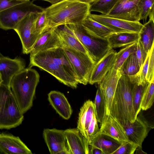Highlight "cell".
Masks as SVG:
<instances>
[{"label":"cell","instance_id":"obj_1","mask_svg":"<svg viewBox=\"0 0 154 154\" xmlns=\"http://www.w3.org/2000/svg\"><path fill=\"white\" fill-rule=\"evenodd\" d=\"M138 81L137 74L130 76L122 75L119 79L109 113L123 127L129 122H134L137 116L132 94L134 85Z\"/></svg>","mask_w":154,"mask_h":154},{"label":"cell","instance_id":"obj_2","mask_svg":"<svg viewBox=\"0 0 154 154\" xmlns=\"http://www.w3.org/2000/svg\"><path fill=\"white\" fill-rule=\"evenodd\" d=\"M90 4L79 0H63L44 8L51 28L81 24L91 13Z\"/></svg>","mask_w":154,"mask_h":154},{"label":"cell","instance_id":"obj_3","mask_svg":"<svg viewBox=\"0 0 154 154\" xmlns=\"http://www.w3.org/2000/svg\"><path fill=\"white\" fill-rule=\"evenodd\" d=\"M39 79L40 75L37 71L29 67L23 69L16 74L11 81V89L23 114L32 106Z\"/></svg>","mask_w":154,"mask_h":154},{"label":"cell","instance_id":"obj_4","mask_svg":"<svg viewBox=\"0 0 154 154\" xmlns=\"http://www.w3.org/2000/svg\"><path fill=\"white\" fill-rule=\"evenodd\" d=\"M24 119L10 88L0 84V129H9L21 125Z\"/></svg>","mask_w":154,"mask_h":154},{"label":"cell","instance_id":"obj_5","mask_svg":"<svg viewBox=\"0 0 154 154\" xmlns=\"http://www.w3.org/2000/svg\"><path fill=\"white\" fill-rule=\"evenodd\" d=\"M66 25L96 63L112 49L107 38L96 35L85 28L81 24Z\"/></svg>","mask_w":154,"mask_h":154},{"label":"cell","instance_id":"obj_6","mask_svg":"<svg viewBox=\"0 0 154 154\" xmlns=\"http://www.w3.org/2000/svg\"><path fill=\"white\" fill-rule=\"evenodd\" d=\"M33 1H24L0 12V28L14 30L18 23L28 14L44 10V8L33 4Z\"/></svg>","mask_w":154,"mask_h":154},{"label":"cell","instance_id":"obj_7","mask_svg":"<svg viewBox=\"0 0 154 154\" xmlns=\"http://www.w3.org/2000/svg\"><path fill=\"white\" fill-rule=\"evenodd\" d=\"M62 47L73 67L79 83L87 84L96 63L88 54L66 46Z\"/></svg>","mask_w":154,"mask_h":154},{"label":"cell","instance_id":"obj_8","mask_svg":"<svg viewBox=\"0 0 154 154\" xmlns=\"http://www.w3.org/2000/svg\"><path fill=\"white\" fill-rule=\"evenodd\" d=\"M37 13L32 12L26 16L14 29L20 39L24 54L30 53L40 35L36 32L35 29Z\"/></svg>","mask_w":154,"mask_h":154},{"label":"cell","instance_id":"obj_9","mask_svg":"<svg viewBox=\"0 0 154 154\" xmlns=\"http://www.w3.org/2000/svg\"><path fill=\"white\" fill-rule=\"evenodd\" d=\"M37 66L48 72L63 84L75 88L79 84L62 66L51 62L30 57L29 67Z\"/></svg>","mask_w":154,"mask_h":154},{"label":"cell","instance_id":"obj_10","mask_svg":"<svg viewBox=\"0 0 154 154\" xmlns=\"http://www.w3.org/2000/svg\"><path fill=\"white\" fill-rule=\"evenodd\" d=\"M123 127L129 140L142 148L143 141L154 126L139 113L134 122H129Z\"/></svg>","mask_w":154,"mask_h":154},{"label":"cell","instance_id":"obj_11","mask_svg":"<svg viewBox=\"0 0 154 154\" xmlns=\"http://www.w3.org/2000/svg\"><path fill=\"white\" fill-rule=\"evenodd\" d=\"M89 16L94 20L112 29L115 32L139 33L143 25L139 21H127L102 14L90 13Z\"/></svg>","mask_w":154,"mask_h":154},{"label":"cell","instance_id":"obj_12","mask_svg":"<svg viewBox=\"0 0 154 154\" xmlns=\"http://www.w3.org/2000/svg\"><path fill=\"white\" fill-rule=\"evenodd\" d=\"M30 57L49 61L62 66L71 76L78 81L73 67L62 46L40 51L30 55Z\"/></svg>","mask_w":154,"mask_h":154},{"label":"cell","instance_id":"obj_13","mask_svg":"<svg viewBox=\"0 0 154 154\" xmlns=\"http://www.w3.org/2000/svg\"><path fill=\"white\" fill-rule=\"evenodd\" d=\"M140 0H119L106 15L131 21H139L140 14L137 6Z\"/></svg>","mask_w":154,"mask_h":154},{"label":"cell","instance_id":"obj_14","mask_svg":"<svg viewBox=\"0 0 154 154\" xmlns=\"http://www.w3.org/2000/svg\"><path fill=\"white\" fill-rule=\"evenodd\" d=\"M43 136L51 154H71L68 147L64 130L45 129Z\"/></svg>","mask_w":154,"mask_h":154},{"label":"cell","instance_id":"obj_15","mask_svg":"<svg viewBox=\"0 0 154 154\" xmlns=\"http://www.w3.org/2000/svg\"><path fill=\"white\" fill-rule=\"evenodd\" d=\"M25 67V62L20 57L12 59L0 56V73L3 81L1 84L10 88V83L13 78Z\"/></svg>","mask_w":154,"mask_h":154},{"label":"cell","instance_id":"obj_16","mask_svg":"<svg viewBox=\"0 0 154 154\" xmlns=\"http://www.w3.org/2000/svg\"><path fill=\"white\" fill-rule=\"evenodd\" d=\"M0 154H32L31 151L18 136L0 134Z\"/></svg>","mask_w":154,"mask_h":154},{"label":"cell","instance_id":"obj_17","mask_svg":"<svg viewBox=\"0 0 154 154\" xmlns=\"http://www.w3.org/2000/svg\"><path fill=\"white\" fill-rule=\"evenodd\" d=\"M121 75L119 70L113 66L108 71L101 81L97 83L103 90L106 103V114L110 110L119 79Z\"/></svg>","mask_w":154,"mask_h":154},{"label":"cell","instance_id":"obj_18","mask_svg":"<svg viewBox=\"0 0 154 154\" xmlns=\"http://www.w3.org/2000/svg\"><path fill=\"white\" fill-rule=\"evenodd\" d=\"M98 134L110 137L122 143L130 142L122 126L110 113L105 114Z\"/></svg>","mask_w":154,"mask_h":154},{"label":"cell","instance_id":"obj_19","mask_svg":"<svg viewBox=\"0 0 154 154\" xmlns=\"http://www.w3.org/2000/svg\"><path fill=\"white\" fill-rule=\"evenodd\" d=\"M116 51L110 49L95 64L91 72L89 82L91 85L99 83L108 71L114 66Z\"/></svg>","mask_w":154,"mask_h":154},{"label":"cell","instance_id":"obj_20","mask_svg":"<svg viewBox=\"0 0 154 154\" xmlns=\"http://www.w3.org/2000/svg\"><path fill=\"white\" fill-rule=\"evenodd\" d=\"M67 146L71 154H88L89 145L87 139L77 128L64 130Z\"/></svg>","mask_w":154,"mask_h":154},{"label":"cell","instance_id":"obj_21","mask_svg":"<svg viewBox=\"0 0 154 154\" xmlns=\"http://www.w3.org/2000/svg\"><path fill=\"white\" fill-rule=\"evenodd\" d=\"M62 46L58 33L54 28H51L40 35L30 53V55Z\"/></svg>","mask_w":154,"mask_h":154},{"label":"cell","instance_id":"obj_22","mask_svg":"<svg viewBox=\"0 0 154 154\" xmlns=\"http://www.w3.org/2000/svg\"><path fill=\"white\" fill-rule=\"evenodd\" d=\"M48 99L51 105L60 116L66 120L70 118L72 110L63 93L56 91H51L48 94Z\"/></svg>","mask_w":154,"mask_h":154},{"label":"cell","instance_id":"obj_23","mask_svg":"<svg viewBox=\"0 0 154 154\" xmlns=\"http://www.w3.org/2000/svg\"><path fill=\"white\" fill-rule=\"evenodd\" d=\"M95 114L94 102L89 100L86 101L80 109L77 128L86 139L87 130Z\"/></svg>","mask_w":154,"mask_h":154},{"label":"cell","instance_id":"obj_24","mask_svg":"<svg viewBox=\"0 0 154 154\" xmlns=\"http://www.w3.org/2000/svg\"><path fill=\"white\" fill-rule=\"evenodd\" d=\"M88 143L89 145L101 149L104 154H112L123 143L108 136L98 133Z\"/></svg>","mask_w":154,"mask_h":154},{"label":"cell","instance_id":"obj_25","mask_svg":"<svg viewBox=\"0 0 154 154\" xmlns=\"http://www.w3.org/2000/svg\"><path fill=\"white\" fill-rule=\"evenodd\" d=\"M139 38V33L124 32L112 33L107 39L110 48L113 49L137 43Z\"/></svg>","mask_w":154,"mask_h":154},{"label":"cell","instance_id":"obj_26","mask_svg":"<svg viewBox=\"0 0 154 154\" xmlns=\"http://www.w3.org/2000/svg\"><path fill=\"white\" fill-rule=\"evenodd\" d=\"M139 33V40L148 53L154 44V20L149 19L144 24Z\"/></svg>","mask_w":154,"mask_h":154},{"label":"cell","instance_id":"obj_27","mask_svg":"<svg viewBox=\"0 0 154 154\" xmlns=\"http://www.w3.org/2000/svg\"><path fill=\"white\" fill-rule=\"evenodd\" d=\"M81 24L85 28L101 38H107L114 32L112 29L94 20L89 15Z\"/></svg>","mask_w":154,"mask_h":154},{"label":"cell","instance_id":"obj_28","mask_svg":"<svg viewBox=\"0 0 154 154\" xmlns=\"http://www.w3.org/2000/svg\"><path fill=\"white\" fill-rule=\"evenodd\" d=\"M140 67L135 52L131 54L124 62L119 69L121 75L133 76L139 72Z\"/></svg>","mask_w":154,"mask_h":154},{"label":"cell","instance_id":"obj_29","mask_svg":"<svg viewBox=\"0 0 154 154\" xmlns=\"http://www.w3.org/2000/svg\"><path fill=\"white\" fill-rule=\"evenodd\" d=\"M94 103L96 118L101 124L106 113V103L103 91L98 84Z\"/></svg>","mask_w":154,"mask_h":154},{"label":"cell","instance_id":"obj_30","mask_svg":"<svg viewBox=\"0 0 154 154\" xmlns=\"http://www.w3.org/2000/svg\"><path fill=\"white\" fill-rule=\"evenodd\" d=\"M149 83L140 84L138 83V81L134 85L132 94V100L134 110L137 116L140 112L142 97Z\"/></svg>","mask_w":154,"mask_h":154},{"label":"cell","instance_id":"obj_31","mask_svg":"<svg viewBox=\"0 0 154 154\" xmlns=\"http://www.w3.org/2000/svg\"><path fill=\"white\" fill-rule=\"evenodd\" d=\"M56 31L58 33L61 39L62 46H66L89 55L84 46L75 37L59 32Z\"/></svg>","mask_w":154,"mask_h":154},{"label":"cell","instance_id":"obj_32","mask_svg":"<svg viewBox=\"0 0 154 154\" xmlns=\"http://www.w3.org/2000/svg\"><path fill=\"white\" fill-rule=\"evenodd\" d=\"M137 49V43L131 44L121 49L116 54V60L113 67L119 70L122 65L132 54L135 52Z\"/></svg>","mask_w":154,"mask_h":154},{"label":"cell","instance_id":"obj_33","mask_svg":"<svg viewBox=\"0 0 154 154\" xmlns=\"http://www.w3.org/2000/svg\"><path fill=\"white\" fill-rule=\"evenodd\" d=\"M119 0H98L90 4V11L107 15Z\"/></svg>","mask_w":154,"mask_h":154},{"label":"cell","instance_id":"obj_34","mask_svg":"<svg viewBox=\"0 0 154 154\" xmlns=\"http://www.w3.org/2000/svg\"><path fill=\"white\" fill-rule=\"evenodd\" d=\"M154 100V78L149 82L143 96L141 104V109L146 110L152 106Z\"/></svg>","mask_w":154,"mask_h":154},{"label":"cell","instance_id":"obj_35","mask_svg":"<svg viewBox=\"0 0 154 154\" xmlns=\"http://www.w3.org/2000/svg\"><path fill=\"white\" fill-rule=\"evenodd\" d=\"M37 14L35 29L36 32L39 35H40L49 29L51 28L49 21L47 18L44 10L37 13Z\"/></svg>","mask_w":154,"mask_h":154},{"label":"cell","instance_id":"obj_36","mask_svg":"<svg viewBox=\"0 0 154 154\" xmlns=\"http://www.w3.org/2000/svg\"><path fill=\"white\" fill-rule=\"evenodd\" d=\"M154 0H140L137 6L140 14V20L146 21L152 11L154 10Z\"/></svg>","mask_w":154,"mask_h":154},{"label":"cell","instance_id":"obj_37","mask_svg":"<svg viewBox=\"0 0 154 154\" xmlns=\"http://www.w3.org/2000/svg\"><path fill=\"white\" fill-rule=\"evenodd\" d=\"M138 146L132 142L123 143L112 154H134Z\"/></svg>","mask_w":154,"mask_h":154},{"label":"cell","instance_id":"obj_38","mask_svg":"<svg viewBox=\"0 0 154 154\" xmlns=\"http://www.w3.org/2000/svg\"><path fill=\"white\" fill-rule=\"evenodd\" d=\"M98 121L95 114L90 124L86 131L87 139L88 142L99 133Z\"/></svg>","mask_w":154,"mask_h":154},{"label":"cell","instance_id":"obj_39","mask_svg":"<svg viewBox=\"0 0 154 154\" xmlns=\"http://www.w3.org/2000/svg\"><path fill=\"white\" fill-rule=\"evenodd\" d=\"M149 51L138 72L137 74L138 78V83L144 84L148 82L146 79L148 71V65L149 58Z\"/></svg>","mask_w":154,"mask_h":154},{"label":"cell","instance_id":"obj_40","mask_svg":"<svg viewBox=\"0 0 154 154\" xmlns=\"http://www.w3.org/2000/svg\"><path fill=\"white\" fill-rule=\"evenodd\" d=\"M154 44L149 51V58L146 79L148 82L154 78Z\"/></svg>","mask_w":154,"mask_h":154},{"label":"cell","instance_id":"obj_41","mask_svg":"<svg viewBox=\"0 0 154 154\" xmlns=\"http://www.w3.org/2000/svg\"><path fill=\"white\" fill-rule=\"evenodd\" d=\"M148 53L146 52L141 43L139 40L137 43V49L135 53L140 67L143 64Z\"/></svg>","mask_w":154,"mask_h":154},{"label":"cell","instance_id":"obj_42","mask_svg":"<svg viewBox=\"0 0 154 154\" xmlns=\"http://www.w3.org/2000/svg\"><path fill=\"white\" fill-rule=\"evenodd\" d=\"M22 2L19 0H0V12Z\"/></svg>","mask_w":154,"mask_h":154},{"label":"cell","instance_id":"obj_43","mask_svg":"<svg viewBox=\"0 0 154 154\" xmlns=\"http://www.w3.org/2000/svg\"><path fill=\"white\" fill-rule=\"evenodd\" d=\"M89 154H104V153L100 149L89 145Z\"/></svg>","mask_w":154,"mask_h":154},{"label":"cell","instance_id":"obj_44","mask_svg":"<svg viewBox=\"0 0 154 154\" xmlns=\"http://www.w3.org/2000/svg\"><path fill=\"white\" fill-rule=\"evenodd\" d=\"M33 1L36 0H33ZM48 2H50L52 5L57 4L63 0H41Z\"/></svg>","mask_w":154,"mask_h":154},{"label":"cell","instance_id":"obj_45","mask_svg":"<svg viewBox=\"0 0 154 154\" xmlns=\"http://www.w3.org/2000/svg\"><path fill=\"white\" fill-rule=\"evenodd\" d=\"M136 152L135 154H146V153L144 152L142 149V148L138 146L135 150Z\"/></svg>","mask_w":154,"mask_h":154},{"label":"cell","instance_id":"obj_46","mask_svg":"<svg viewBox=\"0 0 154 154\" xmlns=\"http://www.w3.org/2000/svg\"><path fill=\"white\" fill-rule=\"evenodd\" d=\"M80 1L84 2L90 4L98 0H79Z\"/></svg>","mask_w":154,"mask_h":154},{"label":"cell","instance_id":"obj_47","mask_svg":"<svg viewBox=\"0 0 154 154\" xmlns=\"http://www.w3.org/2000/svg\"><path fill=\"white\" fill-rule=\"evenodd\" d=\"M2 79L1 75L0 73V84L2 82Z\"/></svg>","mask_w":154,"mask_h":154},{"label":"cell","instance_id":"obj_48","mask_svg":"<svg viewBox=\"0 0 154 154\" xmlns=\"http://www.w3.org/2000/svg\"><path fill=\"white\" fill-rule=\"evenodd\" d=\"M20 1L22 2H24V1H28V0H19Z\"/></svg>","mask_w":154,"mask_h":154},{"label":"cell","instance_id":"obj_49","mask_svg":"<svg viewBox=\"0 0 154 154\" xmlns=\"http://www.w3.org/2000/svg\"><path fill=\"white\" fill-rule=\"evenodd\" d=\"M129 1H132V0H129Z\"/></svg>","mask_w":154,"mask_h":154}]
</instances>
